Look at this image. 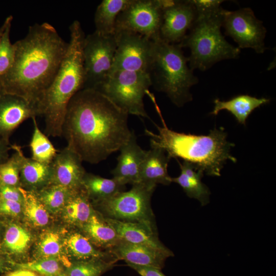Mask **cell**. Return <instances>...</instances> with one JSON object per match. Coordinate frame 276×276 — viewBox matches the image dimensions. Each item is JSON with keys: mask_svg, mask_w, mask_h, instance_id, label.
Segmentation results:
<instances>
[{"mask_svg": "<svg viewBox=\"0 0 276 276\" xmlns=\"http://www.w3.org/2000/svg\"><path fill=\"white\" fill-rule=\"evenodd\" d=\"M128 116L99 91L83 88L68 103L62 135L83 162L98 164L129 140Z\"/></svg>", "mask_w": 276, "mask_h": 276, "instance_id": "obj_1", "label": "cell"}, {"mask_svg": "<svg viewBox=\"0 0 276 276\" xmlns=\"http://www.w3.org/2000/svg\"><path fill=\"white\" fill-rule=\"evenodd\" d=\"M13 45V62L0 77L1 93L20 97L38 110V104L57 73L68 42L52 25L43 22L30 26L26 36Z\"/></svg>", "mask_w": 276, "mask_h": 276, "instance_id": "obj_2", "label": "cell"}, {"mask_svg": "<svg viewBox=\"0 0 276 276\" xmlns=\"http://www.w3.org/2000/svg\"><path fill=\"white\" fill-rule=\"evenodd\" d=\"M69 29L70 39L66 52L37 107L39 115L44 118L45 134L53 137L62 136L68 103L83 88L84 84L83 45L85 35L78 20H74Z\"/></svg>", "mask_w": 276, "mask_h": 276, "instance_id": "obj_3", "label": "cell"}, {"mask_svg": "<svg viewBox=\"0 0 276 276\" xmlns=\"http://www.w3.org/2000/svg\"><path fill=\"white\" fill-rule=\"evenodd\" d=\"M157 111L163 126L155 124L157 133L145 129V134L150 137L151 147L164 150L168 157L180 158L192 163L210 176H220V171L226 160L234 163L237 159L230 153L234 144L226 140L223 129L210 130L208 135H194L177 132L168 128L163 118L155 99Z\"/></svg>", "mask_w": 276, "mask_h": 276, "instance_id": "obj_4", "label": "cell"}, {"mask_svg": "<svg viewBox=\"0 0 276 276\" xmlns=\"http://www.w3.org/2000/svg\"><path fill=\"white\" fill-rule=\"evenodd\" d=\"M224 11L221 7L197 11L189 34L178 43L190 50L188 62L193 71H205L219 61L239 57L240 49L228 43L221 32Z\"/></svg>", "mask_w": 276, "mask_h": 276, "instance_id": "obj_5", "label": "cell"}, {"mask_svg": "<svg viewBox=\"0 0 276 276\" xmlns=\"http://www.w3.org/2000/svg\"><path fill=\"white\" fill-rule=\"evenodd\" d=\"M188 62V57L178 44L169 43L160 39L154 40L149 72L152 85L165 93L178 107L192 101L190 88L198 82Z\"/></svg>", "mask_w": 276, "mask_h": 276, "instance_id": "obj_6", "label": "cell"}, {"mask_svg": "<svg viewBox=\"0 0 276 276\" xmlns=\"http://www.w3.org/2000/svg\"><path fill=\"white\" fill-rule=\"evenodd\" d=\"M152 81L149 74L126 71H112L95 88L128 114L149 118L143 98Z\"/></svg>", "mask_w": 276, "mask_h": 276, "instance_id": "obj_7", "label": "cell"}, {"mask_svg": "<svg viewBox=\"0 0 276 276\" xmlns=\"http://www.w3.org/2000/svg\"><path fill=\"white\" fill-rule=\"evenodd\" d=\"M155 188L142 183H136L128 191L119 192L97 203L104 217L139 223L157 233L151 207Z\"/></svg>", "mask_w": 276, "mask_h": 276, "instance_id": "obj_8", "label": "cell"}, {"mask_svg": "<svg viewBox=\"0 0 276 276\" xmlns=\"http://www.w3.org/2000/svg\"><path fill=\"white\" fill-rule=\"evenodd\" d=\"M116 47L114 34L105 35L95 31L85 36L83 45V88H95L107 78L112 71Z\"/></svg>", "mask_w": 276, "mask_h": 276, "instance_id": "obj_9", "label": "cell"}, {"mask_svg": "<svg viewBox=\"0 0 276 276\" xmlns=\"http://www.w3.org/2000/svg\"><path fill=\"white\" fill-rule=\"evenodd\" d=\"M116 50L112 71H126L149 74L154 40L132 31L116 30Z\"/></svg>", "mask_w": 276, "mask_h": 276, "instance_id": "obj_10", "label": "cell"}, {"mask_svg": "<svg viewBox=\"0 0 276 276\" xmlns=\"http://www.w3.org/2000/svg\"><path fill=\"white\" fill-rule=\"evenodd\" d=\"M167 2V0H131L118 16L116 30L136 32L152 40L160 39L163 10Z\"/></svg>", "mask_w": 276, "mask_h": 276, "instance_id": "obj_11", "label": "cell"}, {"mask_svg": "<svg viewBox=\"0 0 276 276\" xmlns=\"http://www.w3.org/2000/svg\"><path fill=\"white\" fill-rule=\"evenodd\" d=\"M222 27L239 49L250 48L259 54L267 49L264 43L266 29L250 8L225 10Z\"/></svg>", "mask_w": 276, "mask_h": 276, "instance_id": "obj_12", "label": "cell"}, {"mask_svg": "<svg viewBox=\"0 0 276 276\" xmlns=\"http://www.w3.org/2000/svg\"><path fill=\"white\" fill-rule=\"evenodd\" d=\"M197 16L192 0H167L163 10L160 38L171 44H178L186 35Z\"/></svg>", "mask_w": 276, "mask_h": 276, "instance_id": "obj_13", "label": "cell"}, {"mask_svg": "<svg viewBox=\"0 0 276 276\" xmlns=\"http://www.w3.org/2000/svg\"><path fill=\"white\" fill-rule=\"evenodd\" d=\"M39 116L37 108L16 95L0 94V138L9 142L10 134L25 120Z\"/></svg>", "mask_w": 276, "mask_h": 276, "instance_id": "obj_14", "label": "cell"}, {"mask_svg": "<svg viewBox=\"0 0 276 276\" xmlns=\"http://www.w3.org/2000/svg\"><path fill=\"white\" fill-rule=\"evenodd\" d=\"M82 162L77 153L66 146L57 152L51 164V183L59 185L71 190L82 188L86 173Z\"/></svg>", "mask_w": 276, "mask_h": 276, "instance_id": "obj_15", "label": "cell"}, {"mask_svg": "<svg viewBox=\"0 0 276 276\" xmlns=\"http://www.w3.org/2000/svg\"><path fill=\"white\" fill-rule=\"evenodd\" d=\"M119 150L117 164L111 171L113 178L124 186L140 183L141 166L146 150L137 143L133 131L128 141Z\"/></svg>", "mask_w": 276, "mask_h": 276, "instance_id": "obj_16", "label": "cell"}, {"mask_svg": "<svg viewBox=\"0 0 276 276\" xmlns=\"http://www.w3.org/2000/svg\"><path fill=\"white\" fill-rule=\"evenodd\" d=\"M118 260H123L127 264L150 266L162 270L166 259L174 255L153 247L131 243L123 240L108 250Z\"/></svg>", "mask_w": 276, "mask_h": 276, "instance_id": "obj_17", "label": "cell"}, {"mask_svg": "<svg viewBox=\"0 0 276 276\" xmlns=\"http://www.w3.org/2000/svg\"><path fill=\"white\" fill-rule=\"evenodd\" d=\"M104 218L115 229L121 240L131 243L148 246L174 255L173 252L160 241L157 233L149 229L143 224Z\"/></svg>", "mask_w": 276, "mask_h": 276, "instance_id": "obj_18", "label": "cell"}, {"mask_svg": "<svg viewBox=\"0 0 276 276\" xmlns=\"http://www.w3.org/2000/svg\"><path fill=\"white\" fill-rule=\"evenodd\" d=\"M170 159L160 148L151 147L146 151L141 166L140 183L155 187L157 184H170L172 177L169 175L167 169Z\"/></svg>", "mask_w": 276, "mask_h": 276, "instance_id": "obj_19", "label": "cell"}, {"mask_svg": "<svg viewBox=\"0 0 276 276\" xmlns=\"http://www.w3.org/2000/svg\"><path fill=\"white\" fill-rule=\"evenodd\" d=\"M180 169V175L172 177V182L178 184L187 195L198 200L201 205L209 203L211 194L209 188L201 181L204 172L196 165L183 160H177Z\"/></svg>", "mask_w": 276, "mask_h": 276, "instance_id": "obj_20", "label": "cell"}, {"mask_svg": "<svg viewBox=\"0 0 276 276\" xmlns=\"http://www.w3.org/2000/svg\"><path fill=\"white\" fill-rule=\"evenodd\" d=\"M17 147L20 158V184L25 187L23 189L27 188V190L36 192L51 183V164H43L26 157L21 147L18 145Z\"/></svg>", "mask_w": 276, "mask_h": 276, "instance_id": "obj_21", "label": "cell"}, {"mask_svg": "<svg viewBox=\"0 0 276 276\" xmlns=\"http://www.w3.org/2000/svg\"><path fill=\"white\" fill-rule=\"evenodd\" d=\"M270 100L265 98H258L248 95H239L229 100L214 101V107L210 114L216 116L222 110H226L232 114L237 122L244 125L248 116L256 108L265 105Z\"/></svg>", "mask_w": 276, "mask_h": 276, "instance_id": "obj_22", "label": "cell"}, {"mask_svg": "<svg viewBox=\"0 0 276 276\" xmlns=\"http://www.w3.org/2000/svg\"><path fill=\"white\" fill-rule=\"evenodd\" d=\"M81 227L86 234V237L92 243L108 248V250L121 240L115 229L105 220L104 217H102L95 212Z\"/></svg>", "mask_w": 276, "mask_h": 276, "instance_id": "obj_23", "label": "cell"}, {"mask_svg": "<svg viewBox=\"0 0 276 276\" xmlns=\"http://www.w3.org/2000/svg\"><path fill=\"white\" fill-rule=\"evenodd\" d=\"M62 210L64 219L79 226L87 222L95 213L83 187L72 192Z\"/></svg>", "mask_w": 276, "mask_h": 276, "instance_id": "obj_24", "label": "cell"}, {"mask_svg": "<svg viewBox=\"0 0 276 276\" xmlns=\"http://www.w3.org/2000/svg\"><path fill=\"white\" fill-rule=\"evenodd\" d=\"M130 2L131 0H103L95 12V31L105 35H114L117 17Z\"/></svg>", "mask_w": 276, "mask_h": 276, "instance_id": "obj_25", "label": "cell"}, {"mask_svg": "<svg viewBox=\"0 0 276 276\" xmlns=\"http://www.w3.org/2000/svg\"><path fill=\"white\" fill-rule=\"evenodd\" d=\"M82 186L89 199H93L96 202L123 191L125 188V186L113 177L109 179L86 172L83 177Z\"/></svg>", "mask_w": 276, "mask_h": 276, "instance_id": "obj_26", "label": "cell"}, {"mask_svg": "<svg viewBox=\"0 0 276 276\" xmlns=\"http://www.w3.org/2000/svg\"><path fill=\"white\" fill-rule=\"evenodd\" d=\"M63 244L68 253L78 261L98 258L117 260L109 251L106 254L97 249L87 237L78 232L69 234Z\"/></svg>", "mask_w": 276, "mask_h": 276, "instance_id": "obj_27", "label": "cell"}, {"mask_svg": "<svg viewBox=\"0 0 276 276\" xmlns=\"http://www.w3.org/2000/svg\"><path fill=\"white\" fill-rule=\"evenodd\" d=\"M33 132L30 143L32 158L40 163L50 165L56 156L57 151L47 135L38 125L36 117L32 118Z\"/></svg>", "mask_w": 276, "mask_h": 276, "instance_id": "obj_28", "label": "cell"}, {"mask_svg": "<svg viewBox=\"0 0 276 276\" xmlns=\"http://www.w3.org/2000/svg\"><path fill=\"white\" fill-rule=\"evenodd\" d=\"M19 188L23 196L22 210L26 218L35 226L46 225L49 221V213L36 192Z\"/></svg>", "mask_w": 276, "mask_h": 276, "instance_id": "obj_29", "label": "cell"}, {"mask_svg": "<svg viewBox=\"0 0 276 276\" xmlns=\"http://www.w3.org/2000/svg\"><path fill=\"white\" fill-rule=\"evenodd\" d=\"M118 260L115 259L98 258L76 261L67 267L68 276H101L111 269Z\"/></svg>", "mask_w": 276, "mask_h": 276, "instance_id": "obj_30", "label": "cell"}, {"mask_svg": "<svg viewBox=\"0 0 276 276\" xmlns=\"http://www.w3.org/2000/svg\"><path fill=\"white\" fill-rule=\"evenodd\" d=\"M73 191L59 185L50 183L36 193L48 211L55 213L63 209Z\"/></svg>", "mask_w": 276, "mask_h": 276, "instance_id": "obj_31", "label": "cell"}, {"mask_svg": "<svg viewBox=\"0 0 276 276\" xmlns=\"http://www.w3.org/2000/svg\"><path fill=\"white\" fill-rule=\"evenodd\" d=\"M31 239V235L26 229L19 225L11 223L5 229L3 246L11 254H20L26 250Z\"/></svg>", "mask_w": 276, "mask_h": 276, "instance_id": "obj_32", "label": "cell"}, {"mask_svg": "<svg viewBox=\"0 0 276 276\" xmlns=\"http://www.w3.org/2000/svg\"><path fill=\"white\" fill-rule=\"evenodd\" d=\"M18 145H11L14 152L4 162L0 164V183L5 185L20 187V158Z\"/></svg>", "mask_w": 276, "mask_h": 276, "instance_id": "obj_33", "label": "cell"}, {"mask_svg": "<svg viewBox=\"0 0 276 276\" xmlns=\"http://www.w3.org/2000/svg\"><path fill=\"white\" fill-rule=\"evenodd\" d=\"M37 251L41 258H52L59 260L62 258V244L59 234L52 231L42 234L37 244Z\"/></svg>", "mask_w": 276, "mask_h": 276, "instance_id": "obj_34", "label": "cell"}, {"mask_svg": "<svg viewBox=\"0 0 276 276\" xmlns=\"http://www.w3.org/2000/svg\"><path fill=\"white\" fill-rule=\"evenodd\" d=\"M12 264L18 268L32 270L41 276H58L62 273L59 260L56 258H43L32 262Z\"/></svg>", "mask_w": 276, "mask_h": 276, "instance_id": "obj_35", "label": "cell"}, {"mask_svg": "<svg viewBox=\"0 0 276 276\" xmlns=\"http://www.w3.org/2000/svg\"><path fill=\"white\" fill-rule=\"evenodd\" d=\"M7 24L0 42V77L4 75L11 67L14 57V47L10 39L13 17L7 18Z\"/></svg>", "mask_w": 276, "mask_h": 276, "instance_id": "obj_36", "label": "cell"}, {"mask_svg": "<svg viewBox=\"0 0 276 276\" xmlns=\"http://www.w3.org/2000/svg\"><path fill=\"white\" fill-rule=\"evenodd\" d=\"M22 210V204L18 202L0 199V215L15 217Z\"/></svg>", "mask_w": 276, "mask_h": 276, "instance_id": "obj_37", "label": "cell"}, {"mask_svg": "<svg viewBox=\"0 0 276 276\" xmlns=\"http://www.w3.org/2000/svg\"><path fill=\"white\" fill-rule=\"evenodd\" d=\"M0 199L18 202L22 204L23 196L19 188L0 183Z\"/></svg>", "mask_w": 276, "mask_h": 276, "instance_id": "obj_38", "label": "cell"}, {"mask_svg": "<svg viewBox=\"0 0 276 276\" xmlns=\"http://www.w3.org/2000/svg\"><path fill=\"white\" fill-rule=\"evenodd\" d=\"M128 266L136 271L141 276H166L162 270L150 266H139L127 264Z\"/></svg>", "mask_w": 276, "mask_h": 276, "instance_id": "obj_39", "label": "cell"}, {"mask_svg": "<svg viewBox=\"0 0 276 276\" xmlns=\"http://www.w3.org/2000/svg\"><path fill=\"white\" fill-rule=\"evenodd\" d=\"M9 142L0 138V164L9 158L8 151L11 149Z\"/></svg>", "mask_w": 276, "mask_h": 276, "instance_id": "obj_40", "label": "cell"}, {"mask_svg": "<svg viewBox=\"0 0 276 276\" xmlns=\"http://www.w3.org/2000/svg\"><path fill=\"white\" fill-rule=\"evenodd\" d=\"M5 276H41L35 271L24 268H19L7 273Z\"/></svg>", "mask_w": 276, "mask_h": 276, "instance_id": "obj_41", "label": "cell"}, {"mask_svg": "<svg viewBox=\"0 0 276 276\" xmlns=\"http://www.w3.org/2000/svg\"><path fill=\"white\" fill-rule=\"evenodd\" d=\"M7 268L6 261L0 256V272H3Z\"/></svg>", "mask_w": 276, "mask_h": 276, "instance_id": "obj_42", "label": "cell"}, {"mask_svg": "<svg viewBox=\"0 0 276 276\" xmlns=\"http://www.w3.org/2000/svg\"><path fill=\"white\" fill-rule=\"evenodd\" d=\"M7 24V18H6L5 21L4 22V24L0 27V42H1V39H2V37L3 34L4 32L5 31V30Z\"/></svg>", "mask_w": 276, "mask_h": 276, "instance_id": "obj_43", "label": "cell"}, {"mask_svg": "<svg viewBox=\"0 0 276 276\" xmlns=\"http://www.w3.org/2000/svg\"><path fill=\"white\" fill-rule=\"evenodd\" d=\"M1 232H2V225L0 222V245H1Z\"/></svg>", "mask_w": 276, "mask_h": 276, "instance_id": "obj_44", "label": "cell"}, {"mask_svg": "<svg viewBox=\"0 0 276 276\" xmlns=\"http://www.w3.org/2000/svg\"><path fill=\"white\" fill-rule=\"evenodd\" d=\"M58 276H68L66 273H61Z\"/></svg>", "mask_w": 276, "mask_h": 276, "instance_id": "obj_45", "label": "cell"}, {"mask_svg": "<svg viewBox=\"0 0 276 276\" xmlns=\"http://www.w3.org/2000/svg\"><path fill=\"white\" fill-rule=\"evenodd\" d=\"M1 89H0V94H1Z\"/></svg>", "mask_w": 276, "mask_h": 276, "instance_id": "obj_46", "label": "cell"}]
</instances>
